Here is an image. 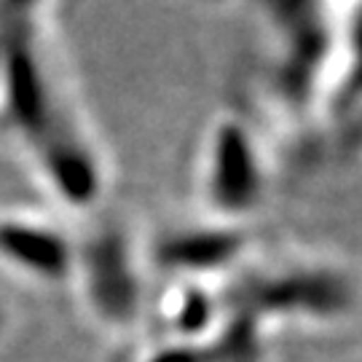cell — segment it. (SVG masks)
Returning a JSON list of instances; mask_svg holds the SVG:
<instances>
[{
  "label": "cell",
  "instance_id": "cell-1",
  "mask_svg": "<svg viewBox=\"0 0 362 362\" xmlns=\"http://www.w3.org/2000/svg\"><path fill=\"white\" fill-rule=\"evenodd\" d=\"M0 94L11 124L33 148L65 127L35 52L33 30L0 35Z\"/></svg>",
  "mask_w": 362,
  "mask_h": 362
},
{
  "label": "cell",
  "instance_id": "cell-2",
  "mask_svg": "<svg viewBox=\"0 0 362 362\" xmlns=\"http://www.w3.org/2000/svg\"><path fill=\"white\" fill-rule=\"evenodd\" d=\"M263 169L258 148L239 121H223L209 145L207 196L223 215H245L260 202Z\"/></svg>",
  "mask_w": 362,
  "mask_h": 362
},
{
  "label": "cell",
  "instance_id": "cell-3",
  "mask_svg": "<svg viewBox=\"0 0 362 362\" xmlns=\"http://www.w3.org/2000/svg\"><path fill=\"white\" fill-rule=\"evenodd\" d=\"M35 151L46 180L62 202L73 207H89L91 202H97L103 191L100 164L73 127L65 124L62 129L52 132L43 143L35 145Z\"/></svg>",
  "mask_w": 362,
  "mask_h": 362
},
{
  "label": "cell",
  "instance_id": "cell-4",
  "mask_svg": "<svg viewBox=\"0 0 362 362\" xmlns=\"http://www.w3.org/2000/svg\"><path fill=\"white\" fill-rule=\"evenodd\" d=\"M89 296L107 320H129L137 309V276L132 272L124 242L113 233H100L83 252Z\"/></svg>",
  "mask_w": 362,
  "mask_h": 362
},
{
  "label": "cell",
  "instance_id": "cell-5",
  "mask_svg": "<svg viewBox=\"0 0 362 362\" xmlns=\"http://www.w3.org/2000/svg\"><path fill=\"white\" fill-rule=\"evenodd\" d=\"M0 258L33 276L62 279L73 272L76 250L49 226L30 220H0Z\"/></svg>",
  "mask_w": 362,
  "mask_h": 362
},
{
  "label": "cell",
  "instance_id": "cell-6",
  "mask_svg": "<svg viewBox=\"0 0 362 362\" xmlns=\"http://www.w3.org/2000/svg\"><path fill=\"white\" fill-rule=\"evenodd\" d=\"M250 303H258L266 311H327L344 309L346 303V287L336 274L327 272H296L269 279L255 287Z\"/></svg>",
  "mask_w": 362,
  "mask_h": 362
},
{
  "label": "cell",
  "instance_id": "cell-7",
  "mask_svg": "<svg viewBox=\"0 0 362 362\" xmlns=\"http://www.w3.org/2000/svg\"><path fill=\"white\" fill-rule=\"evenodd\" d=\"M245 250V233L236 228H191L164 236L156 258L169 272H218Z\"/></svg>",
  "mask_w": 362,
  "mask_h": 362
},
{
  "label": "cell",
  "instance_id": "cell-8",
  "mask_svg": "<svg viewBox=\"0 0 362 362\" xmlns=\"http://www.w3.org/2000/svg\"><path fill=\"white\" fill-rule=\"evenodd\" d=\"M209 322H212V300L202 290H188L177 309V327L188 336H196Z\"/></svg>",
  "mask_w": 362,
  "mask_h": 362
},
{
  "label": "cell",
  "instance_id": "cell-9",
  "mask_svg": "<svg viewBox=\"0 0 362 362\" xmlns=\"http://www.w3.org/2000/svg\"><path fill=\"white\" fill-rule=\"evenodd\" d=\"M40 0H0V35L33 30V13Z\"/></svg>",
  "mask_w": 362,
  "mask_h": 362
}]
</instances>
